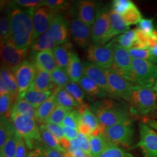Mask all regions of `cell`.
Segmentation results:
<instances>
[{
    "instance_id": "41",
    "label": "cell",
    "mask_w": 157,
    "mask_h": 157,
    "mask_svg": "<svg viewBox=\"0 0 157 157\" xmlns=\"http://www.w3.org/2000/svg\"><path fill=\"white\" fill-rule=\"evenodd\" d=\"M64 89L72 96V97L78 102L81 107L86 105L84 103L85 94L84 91L78 83L70 82L65 87Z\"/></svg>"
},
{
    "instance_id": "25",
    "label": "cell",
    "mask_w": 157,
    "mask_h": 157,
    "mask_svg": "<svg viewBox=\"0 0 157 157\" xmlns=\"http://www.w3.org/2000/svg\"><path fill=\"white\" fill-rule=\"evenodd\" d=\"M52 90L48 91H38L30 88L19 99H23L37 109L52 95Z\"/></svg>"
},
{
    "instance_id": "52",
    "label": "cell",
    "mask_w": 157,
    "mask_h": 157,
    "mask_svg": "<svg viewBox=\"0 0 157 157\" xmlns=\"http://www.w3.org/2000/svg\"><path fill=\"white\" fill-rule=\"evenodd\" d=\"M78 139L79 140L81 148L83 151L86 152L90 156V151H91V147H90V137L89 136L84 135L83 133H79Z\"/></svg>"
},
{
    "instance_id": "37",
    "label": "cell",
    "mask_w": 157,
    "mask_h": 157,
    "mask_svg": "<svg viewBox=\"0 0 157 157\" xmlns=\"http://www.w3.org/2000/svg\"><path fill=\"white\" fill-rule=\"evenodd\" d=\"M73 110V108H67L58 105L51 113L49 117L47 119L45 123L58 124L61 125L64 119L67 114Z\"/></svg>"
},
{
    "instance_id": "40",
    "label": "cell",
    "mask_w": 157,
    "mask_h": 157,
    "mask_svg": "<svg viewBox=\"0 0 157 157\" xmlns=\"http://www.w3.org/2000/svg\"><path fill=\"white\" fill-rule=\"evenodd\" d=\"M136 39L135 29L128 30L124 33L120 34L114 40L118 45L129 50L132 48Z\"/></svg>"
},
{
    "instance_id": "26",
    "label": "cell",
    "mask_w": 157,
    "mask_h": 157,
    "mask_svg": "<svg viewBox=\"0 0 157 157\" xmlns=\"http://www.w3.org/2000/svg\"><path fill=\"white\" fill-rule=\"evenodd\" d=\"M57 105L58 104L56 97L52 94V95L36 109V122L40 124H44L47 119L49 117Z\"/></svg>"
},
{
    "instance_id": "56",
    "label": "cell",
    "mask_w": 157,
    "mask_h": 157,
    "mask_svg": "<svg viewBox=\"0 0 157 157\" xmlns=\"http://www.w3.org/2000/svg\"><path fill=\"white\" fill-rule=\"evenodd\" d=\"M26 157H45V156L41 147H38L29 152Z\"/></svg>"
},
{
    "instance_id": "53",
    "label": "cell",
    "mask_w": 157,
    "mask_h": 157,
    "mask_svg": "<svg viewBox=\"0 0 157 157\" xmlns=\"http://www.w3.org/2000/svg\"><path fill=\"white\" fill-rule=\"evenodd\" d=\"M40 147L43 149L45 157H66L65 153L50 148L45 145L43 143Z\"/></svg>"
},
{
    "instance_id": "16",
    "label": "cell",
    "mask_w": 157,
    "mask_h": 157,
    "mask_svg": "<svg viewBox=\"0 0 157 157\" xmlns=\"http://www.w3.org/2000/svg\"><path fill=\"white\" fill-rule=\"evenodd\" d=\"M48 30L56 45L67 43L69 39L67 21L61 15L56 14L54 17L51 21Z\"/></svg>"
},
{
    "instance_id": "28",
    "label": "cell",
    "mask_w": 157,
    "mask_h": 157,
    "mask_svg": "<svg viewBox=\"0 0 157 157\" xmlns=\"http://www.w3.org/2000/svg\"><path fill=\"white\" fill-rule=\"evenodd\" d=\"M90 157H100L105 148L108 143V139L104 133L100 132L97 134L90 135Z\"/></svg>"
},
{
    "instance_id": "15",
    "label": "cell",
    "mask_w": 157,
    "mask_h": 157,
    "mask_svg": "<svg viewBox=\"0 0 157 157\" xmlns=\"http://www.w3.org/2000/svg\"><path fill=\"white\" fill-rule=\"evenodd\" d=\"M69 32L74 42L82 48L89 47L91 40V27L78 18L72 19L69 24Z\"/></svg>"
},
{
    "instance_id": "3",
    "label": "cell",
    "mask_w": 157,
    "mask_h": 157,
    "mask_svg": "<svg viewBox=\"0 0 157 157\" xmlns=\"http://www.w3.org/2000/svg\"><path fill=\"white\" fill-rule=\"evenodd\" d=\"M128 102L132 115L146 118L157 111V94L152 87L135 86Z\"/></svg>"
},
{
    "instance_id": "50",
    "label": "cell",
    "mask_w": 157,
    "mask_h": 157,
    "mask_svg": "<svg viewBox=\"0 0 157 157\" xmlns=\"http://www.w3.org/2000/svg\"><path fill=\"white\" fill-rule=\"evenodd\" d=\"M44 124L51 133L56 137L59 142L65 138L61 125L51 123H45Z\"/></svg>"
},
{
    "instance_id": "57",
    "label": "cell",
    "mask_w": 157,
    "mask_h": 157,
    "mask_svg": "<svg viewBox=\"0 0 157 157\" xmlns=\"http://www.w3.org/2000/svg\"><path fill=\"white\" fill-rule=\"evenodd\" d=\"M9 93L8 86L4 80L0 77V96Z\"/></svg>"
},
{
    "instance_id": "38",
    "label": "cell",
    "mask_w": 157,
    "mask_h": 157,
    "mask_svg": "<svg viewBox=\"0 0 157 157\" xmlns=\"http://www.w3.org/2000/svg\"><path fill=\"white\" fill-rule=\"evenodd\" d=\"M100 157H135L124 148L108 141L107 146Z\"/></svg>"
},
{
    "instance_id": "51",
    "label": "cell",
    "mask_w": 157,
    "mask_h": 157,
    "mask_svg": "<svg viewBox=\"0 0 157 157\" xmlns=\"http://www.w3.org/2000/svg\"><path fill=\"white\" fill-rule=\"evenodd\" d=\"M26 145L22 137L17 134L16 153L15 157H26Z\"/></svg>"
},
{
    "instance_id": "18",
    "label": "cell",
    "mask_w": 157,
    "mask_h": 157,
    "mask_svg": "<svg viewBox=\"0 0 157 157\" xmlns=\"http://www.w3.org/2000/svg\"><path fill=\"white\" fill-rule=\"evenodd\" d=\"M84 75L94 82L101 90L110 94V90L105 70L89 62L83 61Z\"/></svg>"
},
{
    "instance_id": "43",
    "label": "cell",
    "mask_w": 157,
    "mask_h": 157,
    "mask_svg": "<svg viewBox=\"0 0 157 157\" xmlns=\"http://www.w3.org/2000/svg\"><path fill=\"white\" fill-rule=\"evenodd\" d=\"M15 104L11 95L8 93L0 96V114L1 117H10V111Z\"/></svg>"
},
{
    "instance_id": "24",
    "label": "cell",
    "mask_w": 157,
    "mask_h": 157,
    "mask_svg": "<svg viewBox=\"0 0 157 157\" xmlns=\"http://www.w3.org/2000/svg\"><path fill=\"white\" fill-rule=\"evenodd\" d=\"M78 110L80 113L78 124L82 123L87 126L91 130L92 133L102 128L97 116L89 107L86 105L82 106Z\"/></svg>"
},
{
    "instance_id": "32",
    "label": "cell",
    "mask_w": 157,
    "mask_h": 157,
    "mask_svg": "<svg viewBox=\"0 0 157 157\" xmlns=\"http://www.w3.org/2000/svg\"><path fill=\"white\" fill-rule=\"evenodd\" d=\"M36 109L23 99H19L12 107L10 115H21L33 118L36 120Z\"/></svg>"
},
{
    "instance_id": "49",
    "label": "cell",
    "mask_w": 157,
    "mask_h": 157,
    "mask_svg": "<svg viewBox=\"0 0 157 157\" xmlns=\"http://www.w3.org/2000/svg\"><path fill=\"white\" fill-rule=\"evenodd\" d=\"M138 28L144 33L148 35H151L153 34L154 30V21L152 19L143 18L140 22L137 24Z\"/></svg>"
},
{
    "instance_id": "23",
    "label": "cell",
    "mask_w": 157,
    "mask_h": 157,
    "mask_svg": "<svg viewBox=\"0 0 157 157\" xmlns=\"http://www.w3.org/2000/svg\"><path fill=\"white\" fill-rule=\"evenodd\" d=\"M52 51L58 67L67 71L70 56L73 52L72 44L67 43L62 45H57Z\"/></svg>"
},
{
    "instance_id": "9",
    "label": "cell",
    "mask_w": 157,
    "mask_h": 157,
    "mask_svg": "<svg viewBox=\"0 0 157 157\" xmlns=\"http://www.w3.org/2000/svg\"><path fill=\"white\" fill-rule=\"evenodd\" d=\"M17 79L19 99L30 87L33 82L36 73V67L33 62L25 60L21 64L11 68Z\"/></svg>"
},
{
    "instance_id": "8",
    "label": "cell",
    "mask_w": 157,
    "mask_h": 157,
    "mask_svg": "<svg viewBox=\"0 0 157 157\" xmlns=\"http://www.w3.org/2000/svg\"><path fill=\"white\" fill-rule=\"evenodd\" d=\"M110 90V95L129 101L135 86L112 68L105 69Z\"/></svg>"
},
{
    "instance_id": "1",
    "label": "cell",
    "mask_w": 157,
    "mask_h": 157,
    "mask_svg": "<svg viewBox=\"0 0 157 157\" xmlns=\"http://www.w3.org/2000/svg\"><path fill=\"white\" fill-rule=\"evenodd\" d=\"M35 10L15 7L8 15L11 36L9 40L17 48L28 50L33 43V17Z\"/></svg>"
},
{
    "instance_id": "21",
    "label": "cell",
    "mask_w": 157,
    "mask_h": 157,
    "mask_svg": "<svg viewBox=\"0 0 157 157\" xmlns=\"http://www.w3.org/2000/svg\"><path fill=\"white\" fill-rule=\"evenodd\" d=\"M67 72L71 82L78 83L84 75L83 64L81 61L78 54L73 51L70 56L67 68Z\"/></svg>"
},
{
    "instance_id": "55",
    "label": "cell",
    "mask_w": 157,
    "mask_h": 157,
    "mask_svg": "<svg viewBox=\"0 0 157 157\" xmlns=\"http://www.w3.org/2000/svg\"><path fill=\"white\" fill-rule=\"evenodd\" d=\"M62 128L64 137L67 140H72L78 137L79 133L78 130L72 129L66 126H62Z\"/></svg>"
},
{
    "instance_id": "60",
    "label": "cell",
    "mask_w": 157,
    "mask_h": 157,
    "mask_svg": "<svg viewBox=\"0 0 157 157\" xmlns=\"http://www.w3.org/2000/svg\"><path fill=\"white\" fill-rule=\"evenodd\" d=\"M149 118H152V119H154L157 120V111H156L155 112H154L153 113H152L151 115H150Z\"/></svg>"
},
{
    "instance_id": "22",
    "label": "cell",
    "mask_w": 157,
    "mask_h": 157,
    "mask_svg": "<svg viewBox=\"0 0 157 157\" xmlns=\"http://www.w3.org/2000/svg\"><path fill=\"white\" fill-rule=\"evenodd\" d=\"M36 69L35 78L30 88L38 91H48L54 89L56 86L52 81L50 73Z\"/></svg>"
},
{
    "instance_id": "44",
    "label": "cell",
    "mask_w": 157,
    "mask_h": 157,
    "mask_svg": "<svg viewBox=\"0 0 157 157\" xmlns=\"http://www.w3.org/2000/svg\"><path fill=\"white\" fill-rule=\"evenodd\" d=\"M80 113L78 110L73 109L64 119L61 126L78 130Z\"/></svg>"
},
{
    "instance_id": "27",
    "label": "cell",
    "mask_w": 157,
    "mask_h": 157,
    "mask_svg": "<svg viewBox=\"0 0 157 157\" xmlns=\"http://www.w3.org/2000/svg\"><path fill=\"white\" fill-rule=\"evenodd\" d=\"M0 77L4 80L8 86L9 94L15 103L18 95V86L17 79L11 68L1 66Z\"/></svg>"
},
{
    "instance_id": "54",
    "label": "cell",
    "mask_w": 157,
    "mask_h": 157,
    "mask_svg": "<svg viewBox=\"0 0 157 157\" xmlns=\"http://www.w3.org/2000/svg\"><path fill=\"white\" fill-rule=\"evenodd\" d=\"M135 31H136V40H137L141 44L144 45L147 48H148V42H149L150 35H148L147 34L144 33L139 29H136Z\"/></svg>"
},
{
    "instance_id": "58",
    "label": "cell",
    "mask_w": 157,
    "mask_h": 157,
    "mask_svg": "<svg viewBox=\"0 0 157 157\" xmlns=\"http://www.w3.org/2000/svg\"><path fill=\"white\" fill-rule=\"evenodd\" d=\"M145 124H147L151 128L157 131V120L150 118H144V120L143 121Z\"/></svg>"
},
{
    "instance_id": "17",
    "label": "cell",
    "mask_w": 157,
    "mask_h": 157,
    "mask_svg": "<svg viewBox=\"0 0 157 157\" xmlns=\"http://www.w3.org/2000/svg\"><path fill=\"white\" fill-rule=\"evenodd\" d=\"M101 8L100 3L97 1H80L78 5V18L88 26L92 27Z\"/></svg>"
},
{
    "instance_id": "31",
    "label": "cell",
    "mask_w": 157,
    "mask_h": 157,
    "mask_svg": "<svg viewBox=\"0 0 157 157\" xmlns=\"http://www.w3.org/2000/svg\"><path fill=\"white\" fill-rule=\"evenodd\" d=\"M52 91L53 94L56 97L58 105L71 108L81 107L72 96L64 89L56 87V89H53Z\"/></svg>"
},
{
    "instance_id": "2",
    "label": "cell",
    "mask_w": 157,
    "mask_h": 157,
    "mask_svg": "<svg viewBox=\"0 0 157 157\" xmlns=\"http://www.w3.org/2000/svg\"><path fill=\"white\" fill-rule=\"evenodd\" d=\"M93 109L100 126L104 130L107 128L131 119L129 107L111 100L97 102Z\"/></svg>"
},
{
    "instance_id": "19",
    "label": "cell",
    "mask_w": 157,
    "mask_h": 157,
    "mask_svg": "<svg viewBox=\"0 0 157 157\" xmlns=\"http://www.w3.org/2000/svg\"><path fill=\"white\" fill-rule=\"evenodd\" d=\"M109 29L101 44H106L114 37L119 36L129 30V26L126 25L122 16L111 9L109 12Z\"/></svg>"
},
{
    "instance_id": "12",
    "label": "cell",
    "mask_w": 157,
    "mask_h": 157,
    "mask_svg": "<svg viewBox=\"0 0 157 157\" xmlns=\"http://www.w3.org/2000/svg\"><path fill=\"white\" fill-rule=\"evenodd\" d=\"M110 9L101 7L98 12L95 22L91 27V40L93 44H101L110 26Z\"/></svg>"
},
{
    "instance_id": "47",
    "label": "cell",
    "mask_w": 157,
    "mask_h": 157,
    "mask_svg": "<svg viewBox=\"0 0 157 157\" xmlns=\"http://www.w3.org/2000/svg\"><path fill=\"white\" fill-rule=\"evenodd\" d=\"M132 2L130 0H114L112 1L111 10L122 15Z\"/></svg>"
},
{
    "instance_id": "5",
    "label": "cell",
    "mask_w": 157,
    "mask_h": 157,
    "mask_svg": "<svg viewBox=\"0 0 157 157\" xmlns=\"http://www.w3.org/2000/svg\"><path fill=\"white\" fill-rule=\"evenodd\" d=\"M157 78V64L148 60L133 59L127 78L134 86L153 87Z\"/></svg>"
},
{
    "instance_id": "36",
    "label": "cell",
    "mask_w": 157,
    "mask_h": 157,
    "mask_svg": "<svg viewBox=\"0 0 157 157\" xmlns=\"http://www.w3.org/2000/svg\"><path fill=\"white\" fill-rule=\"evenodd\" d=\"M17 133L14 130L4 146L0 148V157H15L17 149Z\"/></svg>"
},
{
    "instance_id": "59",
    "label": "cell",
    "mask_w": 157,
    "mask_h": 157,
    "mask_svg": "<svg viewBox=\"0 0 157 157\" xmlns=\"http://www.w3.org/2000/svg\"><path fill=\"white\" fill-rule=\"evenodd\" d=\"M71 157H91L89 154L85 152L82 150H80L74 153Z\"/></svg>"
},
{
    "instance_id": "45",
    "label": "cell",
    "mask_w": 157,
    "mask_h": 157,
    "mask_svg": "<svg viewBox=\"0 0 157 157\" xmlns=\"http://www.w3.org/2000/svg\"><path fill=\"white\" fill-rule=\"evenodd\" d=\"M67 1L63 0H46L43 1L40 6H47L57 13L58 12L67 8Z\"/></svg>"
},
{
    "instance_id": "6",
    "label": "cell",
    "mask_w": 157,
    "mask_h": 157,
    "mask_svg": "<svg viewBox=\"0 0 157 157\" xmlns=\"http://www.w3.org/2000/svg\"><path fill=\"white\" fill-rule=\"evenodd\" d=\"M107 139L122 148H130L135 138V128L131 119L107 128L104 130Z\"/></svg>"
},
{
    "instance_id": "62",
    "label": "cell",
    "mask_w": 157,
    "mask_h": 157,
    "mask_svg": "<svg viewBox=\"0 0 157 157\" xmlns=\"http://www.w3.org/2000/svg\"><path fill=\"white\" fill-rule=\"evenodd\" d=\"M153 34H154L157 37V25H156L155 26V28H154V32Z\"/></svg>"
},
{
    "instance_id": "33",
    "label": "cell",
    "mask_w": 157,
    "mask_h": 157,
    "mask_svg": "<svg viewBox=\"0 0 157 157\" xmlns=\"http://www.w3.org/2000/svg\"><path fill=\"white\" fill-rule=\"evenodd\" d=\"M39 128L42 141L45 145L59 151L66 153L65 150L61 145L59 141L56 139L55 136L51 133L44 124H40Z\"/></svg>"
},
{
    "instance_id": "48",
    "label": "cell",
    "mask_w": 157,
    "mask_h": 157,
    "mask_svg": "<svg viewBox=\"0 0 157 157\" xmlns=\"http://www.w3.org/2000/svg\"><path fill=\"white\" fill-rule=\"evenodd\" d=\"M43 1L41 0H17L13 2L15 6L19 8L36 10L42 4Z\"/></svg>"
},
{
    "instance_id": "34",
    "label": "cell",
    "mask_w": 157,
    "mask_h": 157,
    "mask_svg": "<svg viewBox=\"0 0 157 157\" xmlns=\"http://www.w3.org/2000/svg\"><path fill=\"white\" fill-rule=\"evenodd\" d=\"M121 16L126 25L129 27L138 24L143 19L141 12L133 2Z\"/></svg>"
},
{
    "instance_id": "20",
    "label": "cell",
    "mask_w": 157,
    "mask_h": 157,
    "mask_svg": "<svg viewBox=\"0 0 157 157\" xmlns=\"http://www.w3.org/2000/svg\"><path fill=\"white\" fill-rule=\"evenodd\" d=\"M33 62L36 68L49 73L58 67L52 50L37 52L34 56Z\"/></svg>"
},
{
    "instance_id": "42",
    "label": "cell",
    "mask_w": 157,
    "mask_h": 157,
    "mask_svg": "<svg viewBox=\"0 0 157 157\" xmlns=\"http://www.w3.org/2000/svg\"><path fill=\"white\" fill-rule=\"evenodd\" d=\"M11 28L8 15H3L0 19V39L1 43L11 39Z\"/></svg>"
},
{
    "instance_id": "14",
    "label": "cell",
    "mask_w": 157,
    "mask_h": 157,
    "mask_svg": "<svg viewBox=\"0 0 157 157\" xmlns=\"http://www.w3.org/2000/svg\"><path fill=\"white\" fill-rule=\"evenodd\" d=\"M113 40V65L112 68L127 78L132 69V58L129 50L118 45Z\"/></svg>"
},
{
    "instance_id": "4",
    "label": "cell",
    "mask_w": 157,
    "mask_h": 157,
    "mask_svg": "<svg viewBox=\"0 0 157 157\" xmlns=\"http://www.w3.org/2000/svg\"><path fill=\"white\" fill-rule=\"evenodd\" d=\"M10 118L14 129L17 133L22 137L29 150H32L40 147L43 142L39 126L34 119L21 115H11Z\"/></svg>"
},
{
    "instance_id": "11",
    "label": "cell",
    "mask_w": 157,
    "mask_h": 157,
    "mask_svg": "<svg viewBox=\"0 0 157 157\" xmlns=\"http://www.w3.org/2000/svg\"><path fill=\"white\" fill-rule=\"evenodd\" d=\"M27 50L17 48L11 41L1 43V61L2 66L13 68L23 62Z\"/></svg>"
},
{
    "instance_id": "13",
    "label": "cell",
    "mask_w": 157,
    "mask_h": 157,
    "mask_svg": "<svg viewBox=\"0 0 157 157\" xmlns=\"http://www.w3.org/2000/svg\"><path fill=\"white\" fill-rule=\"evenodd\" d=\"M56 14V12L45 6H40L35 10L33 17V42L49 29L52 20Z\"/></svg>"
},
{
    "instance_id": "30",
    "label": "cell",
    "mask_w": 157,
    "mask_h": 157,
    "mask_svg": "<svg viewBox=\"0 0 157 157\" xmlns=\"http://www.w3.org/2000/svg\"><path fill=\"white\" fill-rule=\"evenodd\" d=\"M56 46L48 29L34 41L31 46V48L32 51L37 52L43 51L52 50Z\"/></svg>"
},
{
    "instance_id": "29",
    "label": "cell",
    "mask_w": 157,
    "mask_h": 157,
    "mask_svg": "<svg viewBox=\"0 0 157 157\" xmlns=\"http://www.w3.org/2000/svg\"><path fill=\"white\" fill-rule=\"evenodd\" d=\"M78 84L84 91V93L94 98H102L107 95V93L100 89L94 82L83 75L78 82Z\"/></svg>"
},
{
    "instance_id": "61",
    "label": "cell",
    "mask_w": 157,
    "mask_h": 157,
    "mask_svg": "<svg viewBox=\"0 0 157 157\" xmlns=\"http://www.w3.org/2000/svg\"><path fill=\"white\" fill-rule=\"evenodd\" d=\"M152 88H153V90H154V91L156 93V94H157V80H156V82H155V84L154 85Z\"/></svg>"
},
{
    "instance_id": "46",
    "label": "cell",
    "mask_w": 157,
    "mask_h": 157,
    "mask_svg": "<svg viewBox=\"0 0 157 157\" xmlns=\"http://www.w3.org/2000/svg\"><path fill=\"white\" fill-rule=\"evenodd\" d=\"M132 59L148 60L150 61L151 54L149 49H140L131 48L128 50Z\"/></svg>"
},
{
    "instance_id": "35",
    "label": "cell",
    "mask_w": 157,
    "mask_h": 157,
    "mask_svg": "<svg viewBox=\"0 0 157 157\" xmlns=\"http://www.w3.org/2000/svg\"><path fill=\"white\" fill-rule=\"evenodd\" d=\"M15 130L11 119L6 116L1 117L0 120V148H1Z\"/></svg>"
},
{
    "instance_id": "39",
    "label": "cell",
    "mask_w": 157,
    "mask_h": 157,
    "mask_svg": "<svg viewBox=\"0 0 157 157\" xmlns=\"http://www.w3.org/2000/svg\"><path fill=\"white\" fill-rule=\"evenodd\" d=\"M50 74L52 81L57 87L64 89L71 82L67 71L60 67H56Z\"/></svg>"
},
{
    "instance_id": "10",
    "label": "cell",
    "mask_w": 157,
    "mask_h": 157,
    "mask_svg": "<svg viewBox=\"0 0 157 157\" xmlns=\"http://www.w3.org/2000/svg\"><path fill=\"white\" fill-rule=\"evenodd\" d=\"M140 139L137 146L144 157H157V132L144 122L139 124Z\"/></svg>"
},
{
    "instance_id": "7",
    "label": "cell",
    "mask_w": 157,
    "mask_h": 157,
    "mask_svg": "<svg viewBox=\"0 0 157 157\" xmlns=\"http://www.w3.org/2000/svg\"><path fill=\"white\" fill-rule=\"evenodd\" d=\"M113 40L106 44H90L86 51L89 62L104 70L112 67L113 65Z\"/></svg>"
}]
</instances>
